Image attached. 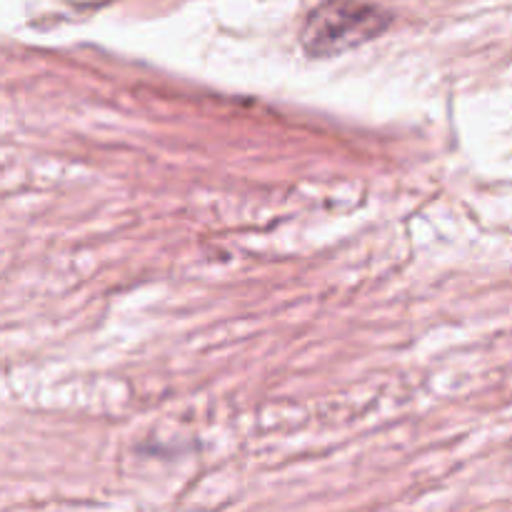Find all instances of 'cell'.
<instances>
[{"mask_svg":"<svg viewBox=\"0 0 512 512\" xmlns=\"http://www.w3.org/2000/svg\"><path fill=\"white\" fill-rule=\"evenodd\" d=\"M390 23L393 15L368 0H323L305 20L300 45L310 58H333L375 40Z\"/></svg>","mask_w":512,"mask_h":512,"instance_id":"obj_1","label":"cell"}]
</instances>
